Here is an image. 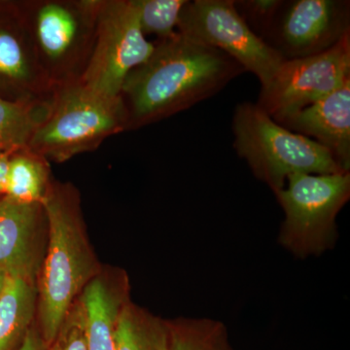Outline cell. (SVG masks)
I'll use <instances>...</instances> for the list:
<instances>
[{
	"label": "cell",
	"mask_w": 350,
	"mask_h": 350,
	"mask_svg": "<svg viewBox=\"0 0 350 350\" xmlns=\"http://www.w3.org/2000/svg\"><path fill=\"white\" fill-rule=\"evenodd\" d=\"M244 69L222 51L181 34L155 44L150 57L128 75L121 98L128 129L183 111L222 90Z\"/></svg>",
	"instance_id": "obj_1"
},
{
	"label": "cell",
	"mask_w": 350,
	"mask_h": 350,
	"mask_svg": "<svg viewBox=\"0 0 350 350\" xmlns=\"http://www.w3.org/2000/svg\"><path fill=\"white\" fill-rule=\"evenodd\" d=\"M42 204L48 241L36 280V321L50 345L71 306L103 266L88 237L77 189L70 183L52 180Z\"/></svg>",
	"instance_id": "obj_2"
},
{
	"label": "cell",
	"mask_w": 350,
	"mask_h": 350,
	"mask_svg": "<svg viewBox=\"0 0 350 350\" xmlns=\"http://www.w3.org/2000/svg\"><path fill=\"white\" fill-rule=\"evenodd\" d=\"M232 131L237 153L275 194L291 175L345 172L322 145L276 123L256 103L237 107Z\"/></svg>",
	"instance_id": "obj_3"
},
{
	"label": "cell",
	"mask_w": 350,
	"mask_h": 350,
	"mask_svg": "<svg viewBox=\"0 0 350 350\" xmlns=\"http://www.w3.org/2000/svg\"><path fill=\"white\" fill-rule=\"evenodd\" d=\"M126 129L121 96L107 98L80 81L71 82L55 90L49 116L27 147L49 162L64 163L96 150L107 138Z\"/></svg>",
	"instance_id": "obj_4"
},
{
	"label": "cell",
	"mask_w": 350,
	"mask_h": 350,
	"mask_svg": "<svg viewBox=\"0 0 350 350\" xmlns=\"http://www.w3.org/2000/svg\"><path fill=\"white\" fill-rule=\"evenodd\" d=\"M20 5L53 86L78 81L93 51L100 0H31Z\"/></svg>",
	"instance_id": "obj_5"
},
{
	"label": "cell",
	"mask_w": 350,
	"mask_h": 350,
	"mask_svg": "<svg viewBox=\"0 0 350 350\" xmlns=\"http://www.w3.org/2000/svg\"><path fill=\"white\" fill-rule=\"evenodd\" d=\"M275 196L285 214L280 243L295 256H317L336 241V218L350 198V174L291 175Z\"/></svg>",
	"instance_id": "obj_6"
},
{
	"label": "cell",
	"mask_w": 350,
	"mask_h": 350,
	"mask_svg": "<svg viewBox=\"0 0 350 350\" xmlns=\"http://www.w3.org/2000/svg\"><path fill=\"white\" fill-rule=\"evenodd\" d=\"M154 49L155 44L140 27L133 0H100L93 51L78 81L101 96L117 98L128 75Z\"/></svg>",
	"instance_id": "obj_7"
},
{
	"label": "cell",
	"mask_w": 350,
	"mask_h": 350,
	"mask_svg": "<svg viewBox=\"0 0 350 350\" xmlns=\"http://www.w3.org/2000/svg\"><path fill=\"white\" fill-rule=\"evenodd\" d=\"M177 32L196 42L222 51L244 71L256 75L262 88L271 82L286 61L250 29L232 0H187L182 9Z\"/></svg>",
	"instance_id": "obj_8"
},
{
	"label": "cell",
	"mask_w": 350,
	"mask_h": 350,
	"mask_svg": "<svg viewBox=\"0 0 350 350\" xmlns=\"http://www.w3.org/2000/svg\"><path fill=\"white\" fill-rule=\"evenodd\" d=\"M350 79V31L330 49L286 59L256 103L276 123L325 98Z\"/></svg>",
	"instance_id": "obj_9"
},
{
	"label": "cell",
	"mask_w": 350,
	"mask_h": 350,
	"mask_svg": "<svg viewBox=\"0 0 350 350\" xmlns=\"http://www.w3.org/2000/svg\"><path fill=\"white\" fill-rule=\"evenodd\" d=\"M349 2L337 0H297L278 14L271 47L286 59L319 54L349 31Z\"/></svg>",
	"instance_id": "obj_10"
},
{
	"label": "cell",
	"mask_w": 350,
	"mask_h": 350,
	"mask_svg": "<svg viewBox=\"0 0 350 350\" xmlns=\"http://www.w3.org/2000/svg\"><path fill=\"white\" fill-rule=\"evenodd\" d=\"M56 88L40 64L20 4L0 12V96L10 100H38Z\"/></svg>",
	"instance_id": "obj_11"
},
{
	"label": "cell",
	"mask_w": 350,
	"mask_h": 350,
	"mask_svg": "<svg viewBox=\"0 0 350 350\" xmlns=\"http://www.w3.org/2000/svg\"><path fill=\"white\" fill-rule=\"evenodd\" d=\"M48 241L42 204H21L0 198V271L36 282Z\"/></svg>",
	"instance_id": "obj_12"
},
{
	"label": "cell",
	"mask_w": 350,
	"mask_h": 350,
	"mask_svg": "<svg viewBox=\"0 0 350 350\" xmlns=\"http://www.w3.org/2000/svg\"><path fill=\"white\" fill-rule=\"evenodd\" d=\"M322 145L330 152L338 167H350V79L310 107L280 124Z\"/></svg>",
	"instance_id": "obj_13"
},
{
	"label": "cell",
	"mask_w": 350,
	"mask_h": 350,
	"mask_svg": "<svg viewBox=\"0 0 350 350\" xmlns=\"http://www.w3.org/2000/svg\"><path fill=\"white\" fill-rule=\"evenodd\" d=\"M130 299V280L124 269L103 267L88 283L79 296L87 350H116L115 333L120 313Z\"/></svg>",
	"instance_id": "obj_14"
},
{
	"label": "cell",
	"mask_w": 350,
	"mask_h": 350,
	"mask_svg": "<svg viewBox=\"0 0 350 350\" xmlns=\"http://www.w3.org/2000/svg\"><path fill=\"white\" fill-rule=\"evenodd\" d=\"M36 282L7 276L0 294V350H17L36 319Z\"/></svg>",
	"instance_id": "obj_15"
},
{
	"label": "cell",
	"mask_w": 350,
	"mask_h": 350,
	"mask_svg": "<svg viewBox=\"0 0 350 350\" xmlns=\"http://www.w3.org/2000/svg\"><path fill=\"white\" fill-rule=\"evenodd\" d=\"M51 182L49 161L24 147L9 160L3 197L21 204H42Z\"/></svg>",
	"instance_id": "obj_16"
},
{
	"label": "cell",
	"mask_w": 350,
	"mask_h": 350,
	"mask_svg": "<svg viewBox=\"0 0 350 350\" xmlns=\"http://www.w3.org/2000/svg\"><path fill=\"white\" fill-rule=\"evenodd\" d=\"M52 96L38 100H10L0 96V154L27 147L49 116Z\"/></svg>",
	"instance_id": "obj_17"
},
{
	"label": "cell",
	"mask_w": 350,
	"mask_h": 350,
	"mask_svg": "<svg viewBox=\"0 0 350 350\" xmlns=\"http://www.w3.org/2000/svg\"><path fill=\"white\" fill-rule=\"evenodd\" d=\"M116 350H169L167 320L129 300L120 313Z\"/></svg>",
	"instance_id": "obj_18"
},
{
	"label": "cell",
	"mask_w": 350,
	"mask_h": 350,
	"mask_svg": "<svg viewBox=\"0 0 350 350\" xmlns=\"http://www.w3.org/2000/svg\"><path fill=\"white\" fill-rule=\"evenodd\" d=\"M169 350H234L227 327L213 319L167 320Z\"/></svg>",
	"instance_id": "obj_19"
},
{
	"label": "cell",
	"mask_w": 350,
	"mask_h": 350,
	"mask_svg": "<svg viewBox=\"0 0 350 350\" xmlns=\"http://www.w3.org/2000/svg\"><path fill=\"white\" fill-rule=\"evenodd\" d=\"M144 36H155L160 41L178 34L179 18L187 0H133Z\"/></svg>",
	"instance_id": "obj_20"
},
{
	"label": "cell",
	"mask_w": 350,
	"mask_h": 350,
	"mask_svg": "<svg viewBox=\"0 0 350 350\" xmlns=\"http://www.w3.org/2000/svg\"><path fill=\"white\" fill-rule=\"evenodd\" d=\"M234 4L250 29L265 41L271 36L278 14L284 6L280 0H243L234 1Z\"/></svg>",
	"instance_id": "obj_21"
},
{
	"label": "cell",
	"mask_w": 350,
	"mask_h": 350,
	"mask_svg": "<svg viewBox=\"0 0 350 350\" xmlns=\"http://www.w3.org/2000/svg\"><path fill=\"white\" fill-rule=\"evenodd\" d=\"M48 350H87L84 310L79 298L71 306Z\"/></svg>",
	"instance_id": "obj_22"
},
{
	"label": "cell",
	"mask_w": 350,
	"mask_h": 350,
	"mask_svg": "<svg viewBox=\"0 0 350 350\" xmlns=\"http://www.w3.org/2000/svg\"><path fill=\"white\" fill-rule=\"evenodd\" d=\"M49 345L46 344L45 340L39 331L36 321L32 324L31 328L27 331V335L17 350H48Z\"/></svg>",
	"instance_id": "obj_23"
},
{
	"label": "cell",
	"mask_w": 350,
	"mask_h": 350,
	"mask_svg": "<svg viewBox=\"0 0 350 350\" xmlns=\"http://www.w3.org/2000/svg\"><path fill=\"white\" fill-rule=\"evenodd\" d=\"M19 150V149H18ZM17 151V150H16ZM15 151H8L0 154V198L3 197L5 191L7 170H8L9 160Z\"/></svg>",
	"instance_id": "obj_24"
},
{
	"label": "cell",
	"mask_w": 350,
	"mask_h": 350,
	"mask_svg": "<svg viewBox=\"0 0 350 350\" xmlns=\"http://www.w3.org/2000/svg\"><path fill=\"white\" fill-rule=\"evenodd\" d=\"M6 278L7 276L5 273H1V271H0V294H1L2 289H3L4 283H5Z\"/></svg>",
	"instance_id": "obj_25"
}]
</instances>
